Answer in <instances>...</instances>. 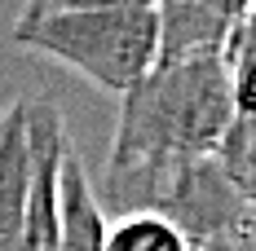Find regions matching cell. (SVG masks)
Masks as SVG:
<instances>
[{"label":"cell","instance_id":"7a4b0ae2","mask_svg":"<svg viewBox=\"0 0 256 251\" xmlns=\"http://www.w3.org/2000/svg\"><path fill=\"white\" fill-rule=\"evenodd\" d=\"M14 44L71 66L102 93L124 97L159 62L154 9H44L18 13Z\"/></svg>","mask_w":256,"mask_h":251},{"label":"cell","instance_id":"ba28073f","mask_svg":"<svg viewBox=\"0 0 256 251\" xmlns=\"http://www.w3.org/2000/svg\"><path fill=\"white\" fill-rule=\"evenodd\" d=\"M102 251H194L181 229L164 216L150 212H128V216H110L102 234Z\"/></svg>","mask_w":256,"mask_h":251},{"label":"cell","instance_id":"5b68a950","mask_svg":"<svg viewBox=\"0 0 256 251\" xmlns=\"http://www.w3.org/2000/svg\"><path fill=\"white\" fill-rule=\"evenodd\" d=\"M252 13V0H159V62L226 53L234 31Z\"/></svg>","mask_w":256,"mask_h":251},{"label":"cell","instance_id":"6da1fadb","mask_svg":"<svg viewBox=\"0 0 256 251\" xmlns=\"http://www.w3.org/2000/svg\"><path fill=\"white\" fill-rule=\"evenodd\" d=\"M230 124L234 97L221 53L186 57V62H154L120 97V119H115L106 168L208 159L221 150Z\"/></svg>","mask_w":256,"mask_h":251},{"label":"cell","instance_id":"277c9868","mask_svg":"<svg viewBox=\"0 0 256 251\" xmlns=\"http://www.w3.org/2000/svg\"><path fill=\"white\" fill-rule=\"evenodd\" d=\"M26 141H31V190L18 251H62V159L71 137L53 101H26Z\"/></svg>","mask_w":256,"mask_h":251},{"label":"cell","instance_id":"30bf717a","mask_svg":"<svg viewBox=\"0 0 256 251\" xmlns=\"http://www.w3.org/2000/svg\"><path fill=\"white\" fill-rule=\"evenodd\" d=\"M226 75H230V97L234 115L256 119V13L243 18V26L234 31V40L226 44Z\"/></svg>","mask_w":256,"mask_h":251},{"label":"cell","instance_id":"7c38bea8","mask_svg":"<svg viewBox=\"0 0 256 251\" xmlns=\"http://www.w3.org/2000/svg\"><path fill=\"white\" fill-rule=\"evenodd\" d=\"M194 251H256V229H243V234H226V238H212Z\"/></svg>","mask_w":256,"mask_h":251},{"label":"cell","instance_id":"8992f818","mask_svg":"<svg viewBox=\"0 0 256 251\" xmlns=\"http://www.w3.org/2000/svg\"><path fill=\"white\" fill-rule=\"evenodd\" d=\"M31 190V141H26V101L0 115V251H18Z\"/></svg>","mask_w":256,"mask_h":251},{"label":"cell","instance_id":"8fae6325","mask_svg":"<svg viewBox=\"0 0 256 251\" xmlns=\"http://www.w3.org/2000/svg\"><path fill=\"white\" fill-rule=\"evenodd\" d=\"M159 0H26L22 13H44V9H154Z\"/></svg>","mask_w":256,"mask_h":251},{"label":"cell","instance_id":"52a82bcc","mask_svg":"<svg viewBox=\"0 0 256 251\" xmlns=\"http://www.w3.org/2000/svg\"><path fill=\"white\" fill-rule=\"evenodd\" d=\"M106 212L98 207L93 176L80 163L76 146H66L62 159V251H102Z\"/></svg>","mask_w":256,"mask_h":251},{"label":"cell","instance_id":"9c48e42d","mask_svg":"<svg viewBox=\"0 0 256 251\" xmlns=\"http://www.w3.org/2000/svg\"><path fill=\"white\" fill-rule=\"evenodd\" d=\"M216 163H221L226 181L238 190V199L248 203V212L256 216V119L234 115L230 132L216 150Z\"/></svg>","mask_w":256,"mask_h":251},{"label":"cell","instance_id":"4fadbf2b","mask_svg":"<svg viewBox=\"0 0 256 251\" xmlns=\"http://www.w3.org/2000/svg\"><path fill=\"white\" fill-rule=\"evenodd\" d=\"M252 13H256V0H252Z\"/></svg>","mask_w":256,"mask_h":251},{"label":"cell","instance_id":"3957f363","mask_svg":"<svg viewBox=\"0 0 256 251\" xmlns=\"http://www.w3.org/2000/svg\"><path fill=\"white\" fill-rule=\"evenodd\" d=\"M98 207L106 216L150 212L181 229L190 247L212 238L256 229V216L238 199L216 154L208 159H172V163H137V168H106L102 185H93Z\"/></svg>","mask_w":256,"mask_h":251}]
</instances>
